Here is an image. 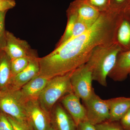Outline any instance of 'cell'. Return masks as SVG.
Masks as SVG:
<instances>
[{"label":"cell","instance_id":"6da1fadb","mask_svg":"<svg viewBox=\"0 0 130 130\" xmlns=\"http://www.w3.org/2000/svg\"><path fill=\"white\" fill-rule=\"evenodd\" d=\"M123 14L111 10L101 12L85 32L39 58L41 74L49 78L67 74L86 63L96 47L114 43L116 29Z\"/></svg>","mask_w":130,"mask_h":130},{"label":"cell","instance_id":"7a4b0ae2","mask_svg":"<svg viewBox=\"0 0 130 130\" xmlns=\"http://www.w3.org/2000/svg\"><path fill=\"white\" fill-rule=\"evenodd\" d=\"M121 51V49L115 43L98 46L93 50L86 63L91 71L93 81L106 87L107 77L114 67Z\"/></svg>","mask_w":130,"mask_h":130},{"label":"cell","instance_id":"3957f363","mask_svg":"<svg viewBox=\"0 0 130 130\" xmlns=\"http://www.w3.org/2000/svg\"><path fill=\"white\" fill-rule=\"evenodd\" d=\"M73 71L50 79L38 99L40 106L46 111L50 113L55 105L62 98L73 92L70 83Z\"/></svg>","mask_w":130,"mask_h":130},{"label":"cell","instance_id":"277c9868","mask_svg":"<svg viewBox=\"0 0 130 130\" xmlns=\"http://www.w3.org/2000/svg\"><path fill=\"white\" fill-rule=\"evenodd\" d=\"M25 101L20 89L1 92L0 111L24 125L31 128L26 113Z\"/></svg>","mask_w":130,"mask_h":130},{"label":"cell","instance_id":"5b68a950","mask_svg":"<svg viewBox=\"0 0 130 130\" xmlns=\"http://www.w3.org/2000/svg\"><path fill=\"white\" fill-rule=\"evenodd\" d=\"M93 81L91 71L86 63L74 70L71 74L70 83L73 91L82 101L88 100L94 93Z\"/></svg>","mask_w":130,"mask_h":130},{"label":"cell","instance_id":"8992f818","mask_svg":"<svg viewBox=\"0 0 130 130\" xmlns=\"http://www.w3.org/2000/svg\"><path fill=\"white\" fill-rule=\"evenodd\" d=\"M83 103L86 109L87 121L91 124L96 125L110 119L107 100H102L95 92L89 99Z\"/></svg>","mask_w":130,"mask_h":130},{"label":"cell","instance_id":"52a82bcc","mask_svg":"<svg viewBox=\"0 0 130 130\" xmlns=\"http://www.w3.org/2000/svg\"><path fill=\"white\" fill-rule=\"evenodd\" d=\"M27 119L32 130H47L51 124L50 113L42 108L38 100H26Z\"/></svg>","mask_w":130,"mask_h":130},{"label":"cell","instance_id":"ba28073f","mask_svg":"<svg viewBox=\"0 0 130 130\" xmlns=\"http://www.w3.org/2000/svg\"><path fill=\"white\" fill-rule=\"evenodd\" d=\"M4 51L11 60L24 57H38L36 52L26 41L18 38L8 31H6V44Z\"/></svg>","mask_w":130,"mask_h":130},{"label":"cell","instance_id":"9c48e42d","mask_svg":"<svg viewBox=\"0 0 130 130\" xmlns=\"http://www.w3.org/2000/svg\"><path fill=\"white\" fill-rule=\"evenodd\" d=\"M67 13L74 14L77 20L89 27L95 23L101 13L84 0H74L71 3Z\"/></svg>","mask_w":130,"mask_h":130},{"label":"cell","instance_id":"30bf717a","mask_svg":"<svg viewBox=\"0 0 130 130\" xmlns=\"http://www.w3.org/2000/svg\"><path fill=\"white\" fill-rule=\"evenodd\" d=\"M58 102L70 114L77 126L81 122L87 121L85 107L80 102V98L73 92L63 96Z\"/></svg>","mask_w":130,"mask_h":130},{"label":"cell","instance_id":"8fae6325","mask_svg":"<svg viewBox=\"0 0 130 130\" xmlns=\"http://www.w3.org/2000/svg\"><path fill=\"white\" fill-rule=\"evenodd\" d=\"M38 58L32 59L23 71L12 77L7 90L20 89L32 78L39 75L40 67Z\"/></svg>","mask_w":130,"mask_h":130},{"label":"cell","instance_id":"7c38bea8","mask_svg":"<svg viewBox=\"0 0 130 130\" xmlns=\"http://www.w3.org/2000/svg\"><path fill=\"white\" fill-rule=\"evenodd\" d=\"M51 123L57 130H77V126L71 116L58 102L50 113Z\"/></svg>","mask_w":130,"mask_h":130},{"label":"cell","instance_id":"4fadbf2b","mask_svg":"<svg viewBox=\"0 0 130 130\" xmlns=\"http://www.w3.org/2000/svg\"><path fill=\"white\" fill-rule=\"evenodd\" d=\"M130 73V50L121 51L117 57L116 64L108 75L115 81L125 80Z\"/></svg>","mask_w":130,"mask_h":130},{"label":"cell","instance_id":"5bb4252c","mask_svg":"<svg viewBox=\"0 0 130 130\" xmlns=\"http://www.w3.org/2000/svg\"><path fill=\"white\" fill-rule=\"evenodd\" d=\"M50 79L38 75L20 89L24 99L38 100Z\"/></svg>","mask_w":130,"mask_h":130},{"label":"cell","instance_id":"9a60e30c","mask_svg":"<svg viewBox=\"0 0 130 130\" xmlns=\"http://www.w3.org/2000/svg\"><path fill=\"white\" fill-rule=\"evenodd\" d=\"M115 43L118 45L122 51L130 50V19L123 13L116 29Z\"/></svg>","mask_w":130,"mask_h":130},{"label":"cell","instance_id":"2e32d148","mask_svg":"<svg viewBox=\"0 0 130 130\" xmlns=\"http://www.w3.org/2000/svg\"><path fill=\"white\" fill-rule=\"evenodd\" d=\"M107 101L110 112L109 121H119L130 108V97L115 98Z\"/></svg>","mask_w":130,"mask_h":130},{"label":"cell","instance_id":"e0dca14e","mask_svg":"<svg viewBox=\"0 0 130 130\" xmlns=\"http://www.w3.org/2000/svg\"><path fill=\"white\" fill-rule=\"evenodd\" d=\"M12 75L11 59L4 50L0 51V91L7 90Z\"/></svg>","mask_w":130,"mask_h":130},{"label":"cell","instance_id":"ac0fdd59","mask_svg":"<svg viewBox=\"0 0 130 130\" xmlns=\"http://www.w3.org/2000/svg\"><path fill=\"white\" fill-rule=\"evenodd\" d=\"M67 13L68 17V21L66 30L64 34L57 43L56 48L64 44L70 40L72 34L74 25L77 20L76 17L75 15L68 13Z\"/></svg>","mask_w":130,"mask_h":130},{"label":"cell","instance_id":"d6986e66","mask_svg":"<svg viewBox=\"0 0 130 130\" xmlns=\"http://www.w3.org/2000/svg\"><path fill=\"white\" fill-rule=\"evenodd\" d=\"M35 58H36L24 57L11 60V70L12 76L23 71L28 66L31 60Z\"/></svg>","mask_w":130,"mask_h":130},{"label":"cell","instance_id":"ffe728a7","mask_svg":"<svg viewBox=\"0 0 130 130\" xmlns=\"http://www.w3.org/2000/svg\"><path fill=\"white\" fill-rule=\"evenodd\" d=\"M100 12L110 10V0H84Z\"/></svg>","mask_w":130,"mask_h":130},{"label":"cell","instance_id":"44dd1931","mask_svg":"<svg viewBox=\"0 0 130 130\" xmlns=\"http://www.w3.org/2000/svg\"><path fill=\"white\" fill-rule=\"evenodd\" d=\"M7 11H0V51L4 50L6 44L5 19Z\"/></svg>","mask_w":130,"mask_h":130},{"label":"cell","instance_id":"7402d4cb","mask_svg":"<svg viewBox=\"0 0 130 130\" xmlns=\"http://www.w3.org/2000/svg\"><path fill=\"white\" fill-rule=\"evenodd\" d=\"M130 3V0H110V10L118 13H123Z\"/></svg>","mask_w":130,"mask_h":130},{"label":"cell","instance_id":"603a6c76","mask_svg":"<svg viewBox=\"0 0 130 130\" xmlns=\"http://www.w3.org/2000/svg\"><path fill=\"white\" fill-rule=\"evenodd\" d=\"M97 130H125L119 121H107L95 125Z\"/></svg>","mask_w":130,"mask_h":130},{"label":"cell","instance_id":"cb8c5ba5","mask_svg":"<svg viewBox=\"0 0 130 130\" xmlns=\"http://www.w3.org/2000/svg\"><path fill=\"white\" fill-rule=\"evenodd\" d=\"M89 27L83 22L77 20L74 25L71 36L69 40L83 34L87 30Z\"/></svg>","mask_w":130,"mask_h":130},{"label":"cell","instance_id":"d4e9b609","mask_svg":"<svg viewBox=\"0 0 130 130\" xmlns=\"http://www.w3.org/2000/svg\"><path fill=\"white\" fill-rule=\"evenodd\" d=\"M0 130H14L5 114L0 111Z\"/></svg>","mask_w":130,"mask_h":130},{"label":"cell","instance_id":"484cf974","mask_svg":"<svg viewBox=\"0 0 130 130\" xmlns=\"http://www.w3.org/2000/svg\"><path fill=\"white\" fill-rule=\"evenodd\" d=\"M16 5L14 0H0V11H7Z\"/></svg>","mask_w":130,"mask_h":130},{"label":"cell","instance_id":"4316f807","mask_svg":"<svg viewBox=\"0 0 130 130\" xmlns=\"http://www.w3.org/2000/svg\"><path fill=\"white\" fill-rule=\"evenodd\" d=\"M7 116L12 125L14 130H32V128L24 125L13 119L10 116L8 115H7Z\"/></svg>","mask_w":130,"mask_h":130},{"label":"cell","instance_id":"83f0119b","mask_svg":"<svg viewBox=\"0 0 130 130\" xmlns=\"http://www.w3.org/2000/svg\"><path fill=\"white\" fill-rule=\"evenodd\" d=\"M120 123L125 130H130V108L122 117Z\"/></svg>","mask_w":130,"mask_h":130},{"label":"cell","instance_id":"f1b7e54d","mask_svg":"<svg viewBox=\"0 0 130 130\" xmlns=\"http://www.w3.org/2000/svg\"><path fill=\"white\" fill-rule=\"evenodd\" d=\"M77 130H97L95 125L91 124L88 121L79 123L77 126Z\"/></svg>","mask_w":130,"mask_h":130},{"label":"cell","instance_id":"f546056e","mask_svg":"<svg viewBox=\"0 0 130 130\" xmlns=\"http://www.w3.org/2000/svg\"><path fill=\"white\" fill-rule=\"evenodd\" d=\"M123 14L126 16L130 19V3L123 12Z\"/></svg>","mask_w":130,"mask_h":130},{"label":"cell","instance_id":"4dcf8cb0","mask_svg":"<svg viewBox=\"0 0 130 130\" xmlns=\"http://www.w3.org/2000/svg\"><path fill=\"white\" fill-rule=\"evenodd\" d=\"M47 130H57L55 129L54 127L51 124V123L50 124V125L49 126Z\"/></svg>","mask_w":130,"mask_h":130},{"label":"cell","instance_id":"1f68e13d","mask_svg":"<svg viewBox=\"0 0 130 130\" xmlns=\"http://www.w3.org/2000/svg\"><path fill=\"white\" fill-rule=\"evenodd\" d=\"M129 76H130V73H129Z\"/></svg>","mask_w":130,"mask_h":130},{"label":"cell","instance_id":"d6a6232c","mask_svg":"<svg viewBox=\"0 0 130 130\" xmlns=\"http://www.w3.org/2000/svg\"><path fill=\"white\" fill-rule=\"evenodd\" d=\"M1 91H0V94H1Z\"/></svg>","mask_w":130,"mask_h":130}]
</instances>
